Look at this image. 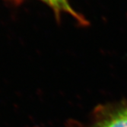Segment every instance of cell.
Instances as JSON below:
<instances>
[{
  "mask_svg": "<svg viewBox=\"0 0 127 127\" xmlns=\"http://www.w3.org/2000/svg\"><path fill=\"white\" fill-rule=\"evenodd\" d=\"M95 127H127V110H120L111 115Z\"/></svg>",
  "mask_w": 127,
  "mask_h": 127,
  "instance_id": "2",
  "label": "cell"
},
{
  "mask_svg": "<svg viewBox=\"0 0 127 127\" xmlns=\"http://www.w3.org/2000/svg\"><path fill=\"white\" fill-rule=\"evenodd\" d=\"M40 1L49 5L53 10L57 16L60 15L63 13H66L72 15L82 24L85 23V21L83 17L80 16L72 8L68 0H40Z\"/></svg>",
  "mask_w": 127,
  "mask_h": 127,
  "instance_id": "1",
  "label": "cell"
}]
</instances>
